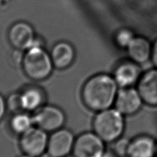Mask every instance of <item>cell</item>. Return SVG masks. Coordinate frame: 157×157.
Here are the masks:
<instances>
[{
  "instance_id": "18",
  "label": "cell",
  "mask_w": 157,
  "mask_h": 157,
  "mask_svg": "<svg viewBox=\"0 0 157 157\" xmlns=\"http://www.w3.org/2000/svg\"><path fill=\"white\" fill-rule=\"evenodd\" d=\"M135 37V35L131 30L123 29L120 30L117 33L116 42L117 44L121 48H127L129 44Z\"/></svg>"
},
{
  "instance_id": "10",
  "label": "cell",
  "mask_w": 157,
  "mask_h": 157,
  "mask_svg": "<svg viewBox=\"0 0 157 157\" xmlns=\"http://www.w3.org/2000/svg\"><path fill=\"white\" fill-rule=\"evenodd\" d=\"M142 74L140 64L132 60L125 61L117 66L113 78L119 88L132 87Z\"/></svg>"
},
{
  "instance_id": "12",
  "label": "cell",
  "mask_w": 157,
  "mask_h": 157,
  "mask_svg": "<svg viewBox=\"0 0 157 157\" xmlns=\"http://www.w3.org/2000/svg\"><path fill=\"white\" fill-rule=\"evenodd\" d=\"M157 143L152 136L141 135L130 141L127 156L129 157H155Z\"/></svg>"
},
{
  "instance_id": "4",
  "label": "cell",
  "mask_w": 157,
  "mask_h": 157,
  "mask_svg": "<svg viewBox=\"0 0 157 157\" xmlns=\"http://www.w3.org/2000/svg\"><path fill=\"white\" fill-rule=\"evenodd\" d=\"M48 141L46 131L36 126L21 134L20 147L25 155L39 157L47 150Z\"/></svg>"
},
{
  "instance_id": "14",
  "label": "cell",
  "mask_w": 157,
  "mask_h": 157,
  "mask_svg": "<svg viewBox=\"0 0 157 157\" xmlns=\"http://www.w3.org/2000/svg\"><path fill=\"white\" fill-rule=\"evenodd\" d=\"M50 57L53 66L56 68L66 69L71 65L74 60V49L68 42H59L52 48Z\"/></svg>"
},
{
  "instance_id": "13",
  "label": "cell",
  "mask_w": 157,
  "mask_h": 157,
  "mask_svg": "<svg viewBox=\"0 0 157 157\" xmlns=\"http://www.w3.org/2000/svg\"><path fill=\"white\" fill-rule=\"evenodd\" d=\"M152 46V44L146 38L135 36L126 49L130 60L141 65L150 60Z\"/></svg>"
},
{
  "instance_id": "19",
  "label": "cell",
  "mask_w": 157,
  "mask_h": 157,
  "mask_svg": "<svg viewBox=\"0 0 157 157\" xmlns=\"http://www.w3.org/2000/svg\"><path fill=\"white\" fill-rule=\"evenodd\" d=\"M130 141V140L125 138L121 137L118 139L117 141H114V152L120 157H125L127 156Z\"/></svg>"
},
{
  "instance_id": "8",
  "label": "cell",
  "mask_w": 157,
  "mask_h": 157,
  "mask_svg": "<svg viewBox=\"0 0 157 157\" xmlns=\"http://www.w3.org/2000/svg\"><path fill=\"white\" fill-rule=\"evenodd\" d=\"M74 135L68 130H58L48 138L47 152L53 157H65L73 149Z\"/></svg>"
},
{
  "instance_id": "9",
  "label": "cell",
  "mask_w": 157,
  "mask_h": 157,
  "mask_svg": "<svg viewBox=\"0 0 157 157\" xmlns=\"http://www.w3.org/2000/svg\"><path fill=\"white\" fill-rule=\"evenodd\" d=\"M136 89L143 102L150 107H157V69L147 70L141 74Z\"/></svg>"
},
{
  "instance_id": "25",
  "label": "cell",
  "mask_w": 157,
  "mask_h": 157,
  "mask_svg": "<svg viewBox=\"0 0 157 157\" xmlns=\"http://www.w3.org/2000/svg\"><path fill=\"white\" fill-rule=\"evenodd\" d=\"M65 157H72V156H65ZM74 157V156H73Z\"/></svg>"
},
{
  "instance_id": "26",
  "label": "cell",
  "mask_w": 157,
  "mask_h": 157,
  "mask_svg": "<svg viewBox=\"0 0 157 157\" xmlns=\"http://www.w3.org/2000/svg\"><path fill=\"white\" fill-rule=\"evenodd\" d=\"M125 157H129V156H125Z\"/></svg>"
},
{
  "instance_id": "2",
  "label": "cell",
  "mask_w": 157,
  "mask_h": 157,
  "mask_svg": "<svg viewBox=\"0 0 157 157\" xmlns=\"http://www.w3.org/2000/svg\"><path fill=\"white\" fill-rule=\"evenodd\" d=\"M93 128L94 133L105 143L114 142L124 131V116L115 108L101 111L94 118Z\"/></svg>"
},
{
  "instance_id": "3",
  "label": "cell",
  "mask_w": 157,
  "mask_h": 157,
  "mask_svg": "<svg viewBox=\"0 0 157 157\" xmlns=\"http://www.w3.org/2000/svg\"><path fill=\"white\" fill-rule=\"evenodd\" d=\"M22 66L25 74L30 78L41 80L51 74L53 64L50 55L42 46H33L24 55Z\"/></svg>"
},
{
  "instance_id": "16",
  "label": "cell",
  "mask_w": 157,
  "mask_h": 157,
  "mask_svg": "<svg viewBox=\"0 0 157 157\" xmlns=\"http://www.w3.org/2000/svg\"><path fill=\"white\" fill-rule=\"evenodd\" d=\"M34 125L33 116L29 114L20 112L15 114L10 120V127L14 132L18 134H23Z\"/></svg>"
},
{
  "instance_id": "11",
  "label": "cell",
  "mask_w": 157,
  "mask_h": 157,
  "mask_svg": "<svg viewBox=\"0 0 157 157\" xmlns=\"http://www.w3.org/2000/svg\"><path fill=\"white\" fill-rule=\"evenodd\" d=\"M8 39L13 47L17 50L29 49L35 40L34 30L30 24L18 22L10 28Z\"/></svg>"
},
{
  "instance_id": "23",
  "label": "cell",
  "mask_w": 157,
  "mask_h": 157,
  "mask_svg": "<svg viewBox=\"0 0 157 157\" xmlns=\"http://www.w3.org/2000/svg\"><path fill=\"white\" fill-rule=\"evenodd\" d=\"M39 157H53V156L50 155L49 153H48V152H44V154H42V155L39 156Z\"/></svg>"
},
{
  "instance_id": "21",
  "label": "cell",
  "mask_w": 157,
  "mask_h": 157,
  "mask_svg": "<svg viewBox=\"0 0 157 157\" xmlns=\"http://www.w3.org/2000/svg\"><path fill=\"white\" fill-rule=\"evenodd\" d=\"M6 109V103L1 95H0V120H1L5 114Z\"/></svg>"
},
{
  "instance_id": "17",
  "label": "cell",
  "mask_w": 157,
  "mask_h": 157,
  "mask_svg": "<svg viewBox=\"0 0 157 157\" xmlns=\"http://www.w3.org/2000/svg\"><path fill=\"white\" fill-rule=\"evenodd\" d=\"M6 103V108L13 113H20L22 112V110H24L21 94L15 93L10 95Z\"/></svg>"
},
{
  "instance_id": "15",
  "label": "cell",
  "mask_w": 157,
  "mask_h": 157,
  "mask_svg": "<svg viewBox=\"0 0 157 157\" xmlns=\"http://www.w3.org/2000/svg\"><path fill=\"white\" fill-rule=\"evenodd\" d=\"M24 110L35 111L40 108L44 101V94L40 89L36 87L26 89L21 94Z\"/></svg>"
},
{
  "instance_id": "20",
  "label": "cell",
  "mask_w": 157,
  "mask_h": 157,
  "mask_svg": "<svg viewBox=\"0 0 157 157\" xmlns=\"http://www.w3.org/2000/svg\"><path fill=\"white\" fill-rule=\"evenodd\" d=\"M150 60L152 62L154 67L157 69V39L152 44Z\"/></svg>"
},
{
  "instance_id": "1",
  "label": "cell",
  "mask_w": 157,
  "mask_h": 157,
  "mask_svg": "<svg viewBox=\"0 0 157 157\" xmlns=\"http://www.w3.org/2000/svg\"><path fill=\"white\" fill-rule=\"evenodd\" d=\"M119 88L113 76L104 74L96 75L83 85V101L92 111L105 110L114 104Z\"/></svg>"
},
{
  "instance_id": "24",
  "label": "cell",
  "mask_w": 157,
  "mask_h": 157,
  "mask_svg": "<svg viewBox=\"0 0 157 157\" xmlns=\"http://www.w3.org/2000/svg\"><path fill=\"white\" fill-rule=\"evenodd\" d=\"M20 157H33V156H29V155H23V156H20Z\"/></svg>"
},
{
  "instance_id": "5",
  "label": "cell",
  "mask_w": 157,
  "mask_h": 157,
  "mask_svg": "<svg viewBox=\"0 0 157 157\" xmlns=\"http://www.w3.org/2000/svg\"><path fill=\"white\" fill-rule=\"evenodd\" d=\"M104 143L95 133L82 134L75 141L73 156L101 157L105 152Z\"/></svg>"
},
{
  "instance_id": "22",
  "label": "cell",
  "mask_w": 157,
  "mask_h": 157,
  "mask_svg": "<svg viewBox=\"0 0 157 157\" xmlns=\"http://www.w3.org/2000/svg\"><path fill=\"white\" fill-rule=\"evenodd\" d=\"M101 157H118V156L114 152H109V151L105 152H105L103 154L102 156Z\"/></svg>"
},
{
  "instance_id": "7",
  "label": "cell",
  "mask_w": 157,
  "mask_h": 157,
  "mask_svg": "<svg viewBox=\"0 0 157 157\" xmlns=\"http://www.w3.org/2000/svg\"><path fill=\"white\" fill-rule=\"evenodd\" d=\"M143 102L136 88H120L118 91L114 106L123 116H132L141 109Z\"/></svg>"
},
{
  "instance_id": "6",
  "label": "cell",
  "mask_w": 157,
  "mask_h": 157,
  "mask_svg": "<svg viewBox=\"0 0 157 157\" xmlns=\"http://www.w3.org/2000/svg\"><path fill=\"white\" fill-rule=\"evenodd\" d=\"M33 118L34 125L46 132L59 130L65 123L63 112L54 106L48 105L38 109Z\"/></svg>"
}]
</instances>
